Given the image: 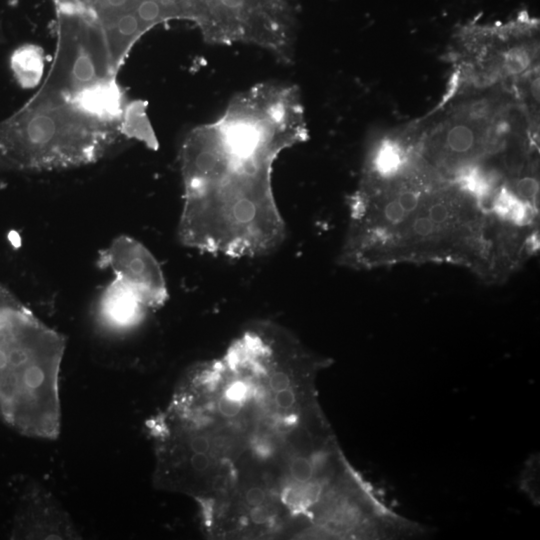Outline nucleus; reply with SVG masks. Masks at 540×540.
Masks as SVG:
<instances>
[{
	"label": "nucleus",
	"instance_id": "1a4fd4ad",
	"mask_svg": "<svg viewBox=\"0 0 540 540\" xmlns=\"http://www.w3.org/2000/svg\"><path fill=\"white\" fill-rule=\"evenodd\" d=\"M478 138L475 129L466 124H455L449 129L442 132L440 138V148H437L438 155L443 162L448 160L459 159V162L473 155L478 150Z\"/></svg>",
	"mask_w": 540,
	"mask_h": 540
},
{
	"label": "nucleus",
	"instance_id": "9b49d317",
	"mask_svg": "<svg viewBox=\"0 0 540 540\" xmlns=\"http://www.w3.org/2000/svg\"><path fill=\"white\" fill-rule=\"evenodd\" d=\"M209 4V11L212 15L216 16V20L228 22L237 21H249L251 16L256 13V9L261 4V0H207ZM212 18V20H213ZM225 29H224L223 41L225 39Z\"/></svg>",
	"mask_w": 540,
	"mask_h": 540
},
{
	"label": "nucleus",
	"instance_id": "7ed1b4c3",
	"mask_svg": "<svg viewBox=\"0 0 540 540\" xmlns=\"http://www.w3.org/2000/svg\"><path fill=\"white\" fill-rule=\"evenodd\" d=\"M277 143L218 122L188 134L180 152L185 202L179 239L231 257L264 256L285 238L271 186Z\"/></svg>",
	"mask_w": 540,
	"mask_h": 540
},
{
	"label": "nucleus",
	"instance_id": "39448f33",
	"mask_svg": "<svg viewBox=\"0 0 540 540\" xmlns=\"http://www.w3.org/2000/svg\"><path fill=\"white\" fill-rule=\"evenodd\" d=\"M65 341L27 310L0 311V421L27 437L60 433Z\"/></svg>",
	"mask_w": 540,
	"mask_h": 540
},
{
	"label": "nucleus",
	"instance_id": "4468645a",
	"mask_svg": "<svg viewBox=\"0 0 540 540\" xmlns=\"http://www.w3.org/2000/svg\"><path fill=\"white\" fill-rule=\"evenodd\" d=\"M4 310H6V308H4Z\"/></svg>",
	"mask_w": 540,
	"mask_h": 540
},
{
	"label": "nucleus",
	"instance_id": "20e7f679",
	"mask_svg": "<svg viewBox=\"0 0 540 540\" xmlns=\"http://www.w3.org/2000/svg\"><path fill=\"white\" fill-rule=\"evenodd\" d=\"M121 136L120 122L41 86L20 110L0 121V166L37 171L84 166L105 157Z\"/></svg>",
	"mask_w": 540,
	"mask_h": 540
},
{
	"label": "nucleus",
	"instance_id": "ddd939ff",
	"mask_svg": "<svg viewBox=\"0 0 540 540\" xmlns=\"http://www.w3.org/2000/svg\"><path fill=\"white\" fill-rule=\"evenodd\" d=\"M1 41H2L1 34H0V42H1Z\"/></svg>",
	"mask_w": 540,
	"mask_h": 540
},
{
	"label": "nucleus",
	"instance_id": "6e6552de",
	"mask_svg": "<svg viewBox=\"0 0 540 540\" xmlns=\"http://www.w3.org/2000/svg\"><path fill=\"white\" fill-rule=\"evenodd\" d=\"M147 310L138 296L119 280H113L100 298L99 311L105 322L119 329L133 327Z\"/></svg>",
	"mask_w": 540,
	"mask_h": 540
},
{
	"label": "nucleus",
	"instance_id": "0eeeda50",
	"mask_svg": "<svg viewBox=\"0 0 540 540\" xmlns=\"http://www.w3.org/2000/svg\"><path fill=\"white\" fill-rule=\"evenodd\" d=\"M100 264L108 266L119 280L138 296L146 308H157L166 301V282L159 263L138 240L120 237L101 253Z\"/></svg>",
	"mask_w": 540,
	"mask_h": 540
},
{
	"label": "nucleus",
	"instance_id": "9d476101",
	"mask_svg": "<svg viewBox=\"0 0 540 540\" xmlns=\"http://www.w3.org/2000/svg\"><path fill=\"white\" fill-rule=\"evenodd\" d=\"M11 67L18 84L25 88H32L44 75V51L32 44L18 47L11 55Z\"/></svg>",
	"mask_w": 540,
	"mask_h": 540
},
{
	"label": "nucleus",
	"instance_id": "f03ea898",
	"mask_svg": "<svg viewBox=\"0 0 540 540\" xmlns=\"http://www.w3.org/2000/svg\"><path fill=\"white\" fill-rule=\"evenodd\" d=\"M341 263L353 268L402 263H461L494 270L501 223L459 183L407 165L363 183L351 199Z\"/></svg>",
	"mask_w": 540,
	"mask_h": 540
},
{
	"label": "nucleus",
	"instance_id": "f257e3e1",
	"mask_svg": "<svg viewBox=\"0 0 540 540\" xmlns=\"http://www.w3.org/2000/svg\"><path fill=\"white\" fill-rule=\"evenodd\" d=\"M322 367L289 330L254 322L174 389L166 409L185 428L186 456L205 473L228 475L261 448L317 428L327 419L315 388Z\"/></svg>",
	"mask_w": 540,
	"mask_h": 540
},
{
	"label": "nucleus",
	"instance_id": "423d86ee",
	"mask_svg": "<svg viewBox=\"0 0 540 540\" xmlns=\"http://www.w3.org/2000/svg\"><path fill=\"white\" fill-rule=\"evenodd\" d=\"M117 72L98 20L70 14L61 20L55 58L42 86L74 98L117 80Z\"/></svg>",
	"mask_w": 540,
	"mask_h": 540
},
{
	"label": "nucleus",
	"instance_id": "f8f14e48",
	"mask_svg": "<svg viewBox=\"0 0 540 540\" xmlns=\"http://www.w3.org/2000/svg\"><path fill=\"white\" fill-rule=\"evenodd\" d=\"M506 70L509 73L522 72L528 65V56L522 49H514L508 54L506 60Z\"/></svg>",
	"mask_w": 540,
	"mask_h": 540
}]
</instances>
